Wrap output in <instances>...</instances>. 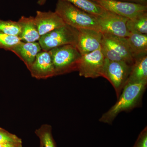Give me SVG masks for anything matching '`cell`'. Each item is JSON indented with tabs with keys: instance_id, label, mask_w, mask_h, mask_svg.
Segmentation results:
<instances>
[{
	"instance_id": "7c38bea8",
	"label": "cell",
	"mask_w": 147,
	"mask_h": 147,
	"mask_svg": "<svg viewBox=\"0 0 147 147\" xmlns=\"http://www.w3.org/2000/svg\"><path fill=\"white\" fill-rule=\"evenodd\" d=\"M34 21L40 36L66 24L56 12L37 11Z\"/></svg>"
},
{
	"instance_id": "d4e9b609",
	"label": "cell",
	"mask_w": 147,
	"mask_h": 147,
	"mask_svg": "<svg viewBox=\"0 0 147 147\" xmlns=\"http://www.w3.org/2000/svg\"><path fill=\"white\" fill-rule=\"evenodd\" d=\"M0 147H23V146H22V144L5 143V144H0Z\"/></svg>"
},
{
	"instance_id": "8992f818",
	"label": "cell",
	"mask_w": 147,
	"mask_h": 147,
	"mask_svg": "<svg viewBox=\"0 0 147 147\" xmlns=\"http://www.w3.org/2000/svg\"><path fill=\"white\" fill-rule=\"evenodd\" d=\"M131 65L125 62L112 61L105 59L102 77L111 83L118 98L126 84Z\"/></svg>"
},
{
	"instance_id": "9a60e30c",
	"label": "cell",
	"mask_w": 147,
	"mask_h": 147,
	"mask_svg": "<svg viewBox=\"0 0 147 147\" xmlns=\"http://www.w3.org/2000/svg\"><path fill=\"white\" fill-rule=\"evenodd\" d=\"M125 38L129 51L134 60L147 55V34L130 33Z\"/></svg>"
},
{
	"instance_id": "44dd1931",
	"label": "cell",
	"mask_w": 147,
	"mask_h": 147,
	"mask_svg": "<svg viewBox=\"0 0 147 147\" xmlns=\"http://www.w3.org/2000/svg\"><path fill=\"white\" fill-rule=\"evenodd\" d=\"M18 36L0 32V48L7 51L11 50L21 42Z\"/></svg>"
},
{
	"instance_id": "277c9868",
	"label": "cell",
	"mask_w": 147,
	"mask_h": 147,
	"mask_svg": "<svg viewBox=\"0 0 147 147\" xmlns=\"http://www.w3.org/2000/svg\"><path fill=\"white\" fill-rule=\"evenodd\" d=\"M102 34L101 49L105 57L110 61L125 62L132 66L135 60L131 56L125 37Z\"/></svg>"
},
{
	"instance_id": "3957f363",
	"label": "cell",
	"mask_w": 147,
	"mask_h": 147,
	"mask_svg": "<svg viewBox=\"0 0 147 147\" xmlns=\"http://www.w3.org/2000/svg\"><path fill=\"white\" fill-rule=\"evenodd\" d=\"M55 76L78 71L82 55L75 45H66L49 50Z\"/></svg>"
},
{
	"instance_id": "484cf974",
	"label": "cell",
	"mask_w": 147,
	"mask_h": 147,
	"mask_svg": "<svg viewBox=\"0 0 147 147\" xmlns=\"http://www.w3.org/2000/svg\"><path fill=\"white\" fill-rule=\"evenodd\" d=\"M47 0H38L37 3L40 5H42L45 4Z\"/></svg>"
},
{
	"instance_id": "2e32d148",
	"label": "cell",
	"mask_w": 147,
	"mask_h": 147,
	"mask_svg": "<svg viewBox=\"0 0 147 147\" xmlns=\"http://www.w3.org/2000/svg\"><path fill=\"white\" fill-rule=\"evenodd\" d=\"M147 82V56H143L134 61L127 83Z\"/></svg>"
},
{
	"instance_id": "8fae6325",
	"label": "cell",
	"mask_w": 147,
	"mask_h": 147,
	"mask_svg": "<svg viewBox=\"0 0 147 147\" xmlns=\"http://www.w3.org/2000/svg\"><path fill=\"white\" fill-rule=\"evenodd\" d=\"M28 69L32 77L38 79H47L55 76L52 58L48 51L40 52Z\"/></svg>"
},
{
	"instance_id": "7a4b0ae2",
	"label": "cell",
	"mask_w": 147,
	"mask_h": 147,
	"mask_svg": "<svg viewBox=\"0 0 147 147\" xmlns=\"http://www.w3.org/2000/svg\"><path fill=\"white\" fill-rule=\"evenodd\" d=\"M55 12L66 25L74 28L92 29L100 32L95 16L66 1L58 0Z\"/></svg>"
},
{
	"instance_id": "9c48e42d",
	"label": "cell",
	"mask_w": 147,
	"mask_h": 147,
	"mask_svg": "<svg viewBox=\"0 0 147 147\" xmlns=\"http://www.w3.org/2000/svg\"><path fill=\"white\" fill-rule=\"evenodd\" d=\"M104 10L111 11L128 19L147 12V6L121 1L118 0H91Z\"/></svg>"
},
{
	"instance_id": "5bb4252c",
	"label": "cell",
	"mask_w": 147,
	"mask_h": 147,
	"mask_svg": "<svg viewBox=\"0 0 147 147\" xmlns=\"http://www.w3.org/2000/svg\"><path fill=\"white\" fill-rule=\"evenodd\" d=\"M21 27V32L18 37L24 42H36L39 40L40 35L34 21V17L21 16L18 21Z\"/></svg>"
},
{
	"instance_id": "ba28073f",
	"label": "cell",
	"mask_w": 147,
	"mask_h": 147,
	"mask_svg": "<svg viewBox=\"0 0 147 147\" xmlns=\"http://www.w3.org/2000/svg\"><path fill=\"white\" fill-rule=\"evenodd\" d=\"M105 59L101 47L92 53L82 55L78 66L79 76L92 79L102 77Z\"/></svg>"
},
{
	"instance_id": "d6986e66",
	"label": "cell",
	"mask_w": 147,
	"mask_h": 147,
	"mask_svg": "<svg viewBox=\"0 0 147 147\" xmlns=\"http://www.w3.org/2000/svg\"><path fill=\"white\" fill-rule=\"evenodd\" d=\"M43 147H57L52 134V127L47 124H42L35 131Z\"/></svg>"
},
{
	"instance_id": "cb8c5ba5",
	"label": "cell",
	"mask_w": 147,
	"mask_h": 147,
	"mask_svg": "<svg viewBox=\"0 0 147 147\" xmlns=\"http://www.w3.org/2000/svg\"><path fill=\"white\" fill-rule=\"evenodd\" d=\"M121 1L137 4L141 5L147 6V0H118Z\"/></svg>"
},
{
	"instance_id": "603a6c76",
	"label": "cell",
	"mask_w": 147,
	"mask_h": 147,
	"mask_svg": "<svg viewBox=\"0 0 147 147\" xmlns=\"http://www.w3.org/2000/svg\"><path fill=\"white\" fill-rule=\"evenodd\" d=\"M131 147H147V126L140 132L134 146Z\"/></svg>"
},
{
	"instance_id": "30bf717a",
	"label": "cell",
	"mask_w": 147,
	"mask_h": 147,
	"mask_svg": "<svg viewBox=\"0 0 147 147\" xmlns=\"http://www.w3.org/2000/svg\"><path fill=\"white\" fill-rule=\"evenodd\" d=\"M76 47L82 55L92 53L101 47L102 34L100 31L88 29L78 30Z\"/></svg>"
},
{
	"instance_id": "ac0fdd59",
	"label": "cell",
	"mask_w": 147,
	"mask_h": 147,
	"mask_svg": "<svg viewBox=\"0 0 147 147\" xmlns=\"http://www.w3.org/2000/svg\"><path fill=\"white\" fill-rule=\"evenodd\" d=\"M94 16L100 15L104 9L91 0H63Z\"/></svg>"
},
{
	"instance_id": "6da1fadb",
	"label": "cell",
	"mask_w": 147,
	"mask_h": 147,
	"mask_svg": "<svg viewBox=\"0 0 147 147\" xmlns=\"http://www.w3.org/2000/svg\"><path fill=\"white\" fill-rule=\"evenodd\" d=\"M147 82L127 83L115 105L100 117L99 121L112 124L119 114L129 112L142 105L143 94L146 89Z\"/></svg>"
},
{
	"instance_id": "ffe728a7",
	"label": "cell",
	"mask_w": 147,
	"mask_h": 147,
	"mask_svg": "<svg viewBox=\"0 0 147 147\" xmlns=\"http://www.w3.org/2000/svg\"><path fill=\"white\" fill-rule=\"evenodd\" d=\"M0 32L19 37L21 32V27L18 21L0 19Z\"/></svg>"
},
{
	"instance_id": "4316f807",
	"label": "cell",
	"mask_w": 147,
	"mask_h": 147,
	"mask_svg": "<svg viewBox=\"0 0 147 147\" xmlns=\"http://www.w3.org/2000/svg\"><path fill=\"white\" fill-rule=\"evenodd\" d=\"M39 147H43V145H42V144H41V143L40 142V146Z\"/></svg>"
},
{
	"instance_id": "4fadbf2b",
	"label": "cell",
	"mask_w": 147,
	"mask_h": 147,
	"mask_svg": "<svg viewBox=\"0 0 147 147\" xmlns=\"http://www.w3.org/2000/svg\"><path fill=\"white\" fill-rule=\"evenodd\" d=\"M42 49L38 42L21 41L13 47L11 52L15 54L26 65L28 69L33 63L37 55Z\"/></svg>"
},
{
	"instance_id": "5b68a950",
	"label": "cell",
	"mask_w": 147,
	"mask_h": 147,
	"mask_svg": "<svg viewBox=\"0 0 147 147\" xmlns=\"http://www.w3.org/2000/svg\"><path fill=\"white\" fill-rule=\"evenodd\" d=\"M78 34L77 29L65 25L41 36L38 42L43 51H49L55 47L66 45L76 46Z\"/></svg>"
},
{
	"instance_id": "7402d4cb",
	"label": "cell",
	"mask_w": 147,
	"mask_h": 147,
	"mask_svg": "<svg viewBox=\"0 0 147 147\" xmlns=\"http://www.w3.org/2000/svg\"><path fill=\"white\" fill-rule=\"evenodd\" d=\"M5 143L22 144V141L16 134L10 133L4 129L0 127V144Z\"/></svg>"
},
{
	"instance_id": "52a82bcc",
	"label": "cell",
	"mask_w": 147,
	"mask_h": 147,
	"mask_svg": "<svg viewBox=\"0 0 147 147\" xmlns=\"http://www.w3.org/2000/svg\"><path fill=\"white\" fill-rule=\"evenodd\" d=\"M95 17L102 34L127 37L130 33L126 27L127 18L105 10L100 15Z\"/></svg>"
},
{
	"instance_id": "e0dca14e",
	"label": "cell",
	"mask_w": 147,
	"mask_h": 147,
	"mask_svg": "<svg viewBox=\"0 0 147 147\" xmlns=\"http://www.w3.org/2000/svg\"><path fill=\"white\" fill-rule=\"evenodd\" d=\"M129 32L147 34V12H144L132 19H129L126 23Z\"/></svg>"
}]
</instances>
